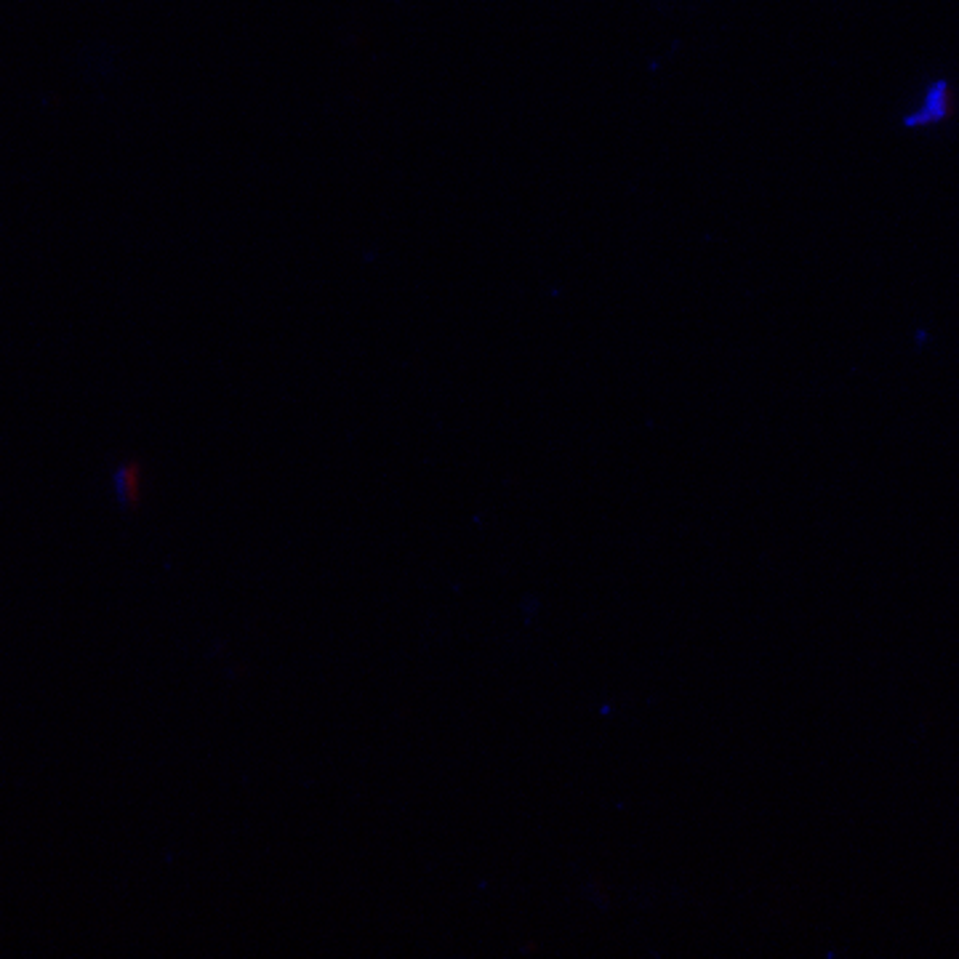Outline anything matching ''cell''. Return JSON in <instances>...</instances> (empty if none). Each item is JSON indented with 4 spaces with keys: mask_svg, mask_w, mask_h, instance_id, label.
<instances>
[{
    "mask_svg": "<svg viewBox=\"0 0 959 959\" xmlns=\"http://www.w3.org/2000/svg\"><path fill=\"white\" fill-rule=\"evenodd\" d=\"M112 491L118 499V507L131 512L142 504L144 499V467L142 461H120L112 472Z\"/></svg>",
    "mask_w": 959,
    "mask_h": 959,
    "instance_id": "1",
    "label": "cell"
},
{
    "mask_svg": "<svg viewBox=\"0 0 959 959\" xmlns=\"http://www.w3.org/2000/svg\"><path fill=\"white\" fill-rule=\"evenodd\" d=\"M946 112H949V86L941 80V83L928 88V96H925V104H922L920 110L912 112V115H906L904 126L909 128L930 126V123L944 120Z\"/></svg>",
    "mask_w": 959,
    "mask_h": 959,
    "instance_id": "2",
    "label": "cell"
}]
</instances>
